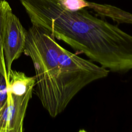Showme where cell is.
I'll use <instances>...</instances> for the list:
<instances>
[{
	"instance_id": "3",
	"label": "cell",
	"mask_w": 132,
	"mask_h": 132,
	"mask_svg": "<svg viewBox=\"0 0 132 132\" xmlns=\"http://www.w3.org/2000/svg\"><path fill=\"white\" fill-rule=\"evenodd\" d=\"M27 34V31L13 13L9 5L5 13L2 38L5 65L9 79L13 62L24 53Z\"/></svg>"
},
{
	"instance_id": "5",
	"label": "cell",
	"mask_w": 132,
	"mask_h": 132,
	"mask_svg": "<svg viewBox=\"0 0 132 132\" xmlns=\"http://www.w3.org/2000/svg\"><path fill=\"white\" fill-rule=\"evenodd\" d=\"M89 8L101 16L109 18L118 23L132 24V13L108 4L88 2Z\"/></svg>"
},
{
	"instance_id": "2",
	"label": "cell",
	"mask_w": 132,
	"mask_h": 132,
	"mask_svg": "<svg viewBox=\"0 0 132 132\" xmlns=\"http://www.w3.org/2000/svg\"><path fill=\"white\" fill-rule=\"evenodd\" d=\"M24 53L34 65L37 94L53 118L62 112L81 89L110 72L64 48L50 32L34 25L27 30Z\"/></svg>"
},
{
	"instance_id": "4",
	"label": "cell",
	"mask_w": 132,
	"mask_h": 132,
	"mask_svg": "<svg viewBox=\"0 0 132 132\" xmlns=\"http://www.w3.org/2000/svg\"><path fill=\"white\" fill-rule=\"evenodd\" d=\"M33 88L23 95L7 92V100L0 109V132H22L23 123L32 97Z\"/></svg>"
},
{
	"instance_id": "7",
	"label": "cell",
	"mask_w": 132,
	"mask_h": 132,
	"mask_svg": "<svg viewBox=\"0 0 132 132\" xmlns=\"http://www.w3.org/2000/svg\"><path fill=\"white\" fill-rule=\"evenodd\" d=\"M9 5L8 2L5 0L0 1V74L2 72L6 71L2 38L5 13Z\"/></svg>"
},
{
	"instance_id": "6",
	"label": "cell",
	"mask_w": 132,
	"mask_h": 132,
	"mask_svg": "<svg viewBox=\"0 0 132 132\" xmlns=\"http://www.w3.org/2000/svg\"><path fill=\"white\" fill-rule=\"evenodd\" d=\"M36 84V76L28 77L20 71L11 70L9 82L7 84V92L16 95H23Z\"/></svg>"
},
{
	"instance_id": "8",
	"label": "cell",
	"mask_w": 132,
	"mask_h": 132,
	"mask_svg": "<svg viewBox=\"0 0 132 132\" xmlns=\"http://www.w3.org/2000/svg\"><path fill=\"white\" fill-rule=\"evenodd\" d=\"M61 6L66 10L76 11L87 8L88 1L86 0H59Z\"/></svg>"
},
{
	"instance_id": "1",
	"label": "cell",
	"mask_w": 132,
	"mask_h": 132,
	"mask_svg": "<svg viewBox=\"0 0 132 132\" xmlns=\"http://www.w3.org/2000/svg\"><path fill=\"white\" fill-rule=\"evenodd\" d=\"M32 25L50 32L109 71L132 70V35L85 9H65L59 0H20Z\"/></svg>"
},
{
	"instance_id": "9",
	"label": "cell",
	"mask_w": 132,
	"mask_h": 132,
	"mask_svg": "<svg viewBox=\"0 0 132 132\" xmlns=\"http://www.w3.org/2000/svg\"><path fill=\"white\" fill-rule=\"evenodd\" d=\"M9 82L7 72L0 74V109L3 106L7 100V84Z\"/></svg>"
},
{
	"instance_id": "10",
	"label": "cell",
	"mask_w": 132,
	"mask_h": 132,
	"mask_svg": "<svg viewBox=\"0 0 132 132\" xmlns=\"http://www.w3.org/2000/svg\"><path fill=\"white\" fill-rule=\"evenodd\" d=\"M1 1V0H0V1Z\"/></svg>"
}]
</instances>
